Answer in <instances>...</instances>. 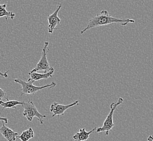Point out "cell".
<instances>
[{
	"label": "cell",
	"instance_id": "17",
	"mask_svg": "<svg viewBox=\"0 0 153 141\" xmlns=\"http://www.w3.org/2000/svg\"><path fill=\"white\" fill-rule=\"evenodd\" d=\"M148 141H153V136L150 135L148 136L147 138Z\"/></svg>",
	"mask_w": 153,
	"mask_h": 141
},
{
	"label": "cell",
	"instance_id": "12",
	"mask_svg": "<svg viewBox=\"0 0 153 141\" xmlns=\"http://www.w3.org/2000/svg\"><path fill=\"white\" fill-rule=\"evenodd\" d=\"M7 4H0V18L4 17L7 22H8V19L10 18L14 20L15 17V14L13 12H8L7 10Z\"/></svg>",
	"mask_w": 153,
	"mask_h": 141
},
{
	"label": "cell",
	"instance_id": "7",
	"mask_svg": "<svg viewBox=\"0 0 153 141\" xmlns=\"http://www.w3.org/2000/svg\"><path fill=\"white\" fill-rule=\"evenodd\" d=\"M62 4L59 3L56 10L53 12L51 15H48L47 17V20L48 22V32L50 34H52L56 27L61 23V20L58 17V13L59 10L62 8Z\"/></svg>",
	"mask_w": 153,
	"mask_h": 141
},
{
	"label": "cell",
	"instance_id": "6",
	"mask_svg": "<svg viewBox=\"0 0 153 141\" xmlns=\"http://www.w3.org/2000/svg\"><path fill=\"white\" fill-rule=\"evenodd\" d=\"M79 103V101L78 100H75L73 103L68 105H62L57 102H54L51 104L50 108V112L53 114L52 117H54L56 116H64L67 110L74 106L78 105Z\"/></svg>",
	"mask_w": 153,
	"mask_h": 141
},
{
	"label": "cell",
	"instance_id": "4",
	"mask_svg": "<svg viewBox=\"0 0 153 141\" xmlns=\"http://www.w3.org/2000/svg\"><path fill=\"white\" fill-rule=\"evenodd\" d=\"M21 106L24 108L23 115L28 121L32 122L34 118L36 117L40 123L41 124H44L43 118H46V116L42 115L39 112L32 100H29L27 102L24 101V103Z\"/></svg>",
	"mask_w": 153,
	"mask_h": 141
},
{
	"label": "cell",
	"instance_id": "16",
	"mask_svg": "<svg viewBox=\"0 0 153 141\" xmlns=\"http://www.w3.org/2000/svg\"><path fill=\"white\" fill-rule=\"evenodd\" d=\"M0 121H1H1H4V122L6 124H7L8 123V120L7 118H6L1 117V116H0Z\"/></svg>",
	"mask_w": 153,
	"mask_h": 141
},
{
	"label": "cell",
	"instance_id": "8",
	"mask_svg": "<svg viewBox=\"0 0 153 141\" xmlns=\"http://www.w3.org/2000/svg\"><path fill=\"white\" fill-rule=\"evenodd\" d=\"M2 126L0 127V134L3 136L4 138L8 141H15L19 135L17 132H15L10 129L8 127L6 126L4 121H1Z\"/></svg>",
	"mask_w": 153,
	"mask_h": 141
},
{
	"label": "cell",
	"instance_id": "15",
	"mask_svg": "<svg viewBox=\"0 0 153 141\" xmlns=\"http://www.w3.org/2000/svg\"><path fill=\"white\" fill-rule=\"evenodd\" d=\"M9 70H8L7 71H6V72L4 73H2L1 72H0V76H2L3 78H7L8 77V73L9 72Z\"/></svg>",
	"mask_w": 153,
	"mask_h": 141
},
{
	"label": "cell",
	"instance_id": "14",
	"mask_svg": "<svg viewBox=\"0 0 153 141\" xmlns=\"http://www.w3.org/2000/svg\"><path fill=\"white\" fill-rule=\"evenodd\" d=\"M2 99H7L6 97V92L0 88V100H2Z\"/></svg>",
	"mask_w": 153,
	"mask_h": 141
},
{
	"label": "cell",
	"instance_id": "2",
	"mask_svg": "<svg viewBox=\"0 0 153 141\" xmlns=\"http://www.w3.org/2000/svg\"><path fill=\"white\" fill-rule=\"evenodd\" d=\"M14 82L18 83L21 86V95H29V94H35L38 91H41L45 88H55L56 86V82H51L45 85L42 86H36L33 85V82H34L32 80L28 79L27 82H25L23 80L20 79H15Z\"/></svg>",
	"mask_w": 153,
	"mask_h": 141
},
{
	"label": "cell",
	"instance_id": "3",
	"mask_svg": "<svg viewBox=\"0 0 153 141\" xmlns=\"http://www.w3.org/2000/svg\"><path fill=\"white\" fill-rule=\"evenodd\" d=\"M123 99L122 98H119L116 103L113 102L110 105V111L109 112V114L107 116L105 121H104L102 126L97 128L96 129L97 133L103 132L105 133V135H109V132L112 130V128L115 126L113 121V116L114 112L116 109H117L118 106L123 104Z\"/></svg>",
	"mask_w": 153,
	"mask_h": 141
},
{
	"label": "cell",
	"instance_id": "10",
	"mask_svg": "<svg viewBox=\"0 0 153 141\" xmlns=\"http://www.w3.org/2000/svg\"><path fill=\"white\" fill-rule=\"evenodd\" d=\"M97 128H93L90 131L87 132L85 128L80 129L79 131L77 132L73 136L72 138L75 141H86L88 140L90 135L96 130Z\"/></svg>",
	"mask_w": 153,
	"mask_h": 141
},
{
	"label": "cell",
	"instance_id": "9",
	"mask_svg": "<svg viewBox=\"0 0 153 141\" xmlns=\"http://www.w3.org/2000/svg\"><path fill=\"white\" fill-rule=\"evenodd\" d=\"M55 72V69L51 67L50 70L47 72H45L44 73H39L37 72H30L28 74L30 76V79L32 80L34 82L39 81L40 80L48 79L52 77L54 73Z\"/></svg>",
	"mask_w": 153,
	"mask_h": 141
},
{
	"label": "cell",
	"instance_id": "18",
	"mask_svg": "<svg viewBox=\"0 0 153 141\" xmlns=\"http://www.w3.org/2000/svg\"></svg>",
	"mask_w": 153,
	"mask_h": 141
},
{
	"label": "cell",
	"instance_id": "13",
	"mask_svg": "<svg viewBox=\"0 0 153 141\" xmlns=\"http://www.w3.org/2000/svg\"><path fill=\"white\" fill-rule=\"evenodd\" d=\"M34 137V132L32 128L25 130L21 133L20 135H18L17 138L21 141H28L30 139Z\"/></svg>",
	"mask_w": 153,
	"mask_h": 141
},
{
	"label": "cell",
	"instance_id": "5",
	"mask_svg": "<svg viewBox=\"0 0 153 141\" xmlns=\"http://www.w3.org/2000/svg\"><path fill=\"white\" fill-rule=\"evenodd\" d=\"M49 42H45L44 46L42 48V54L41 56V59L39 61L38 64L36 65V68L33 69L30 72H36L39 70H44L45 72H47L50 70V65L48 62L47 58V47L48 46Z\"/></svg>",
	"mask_w": 153,
	"mask_h": 141
},
{
	"label": "cell",
	"instance_id": "11",
	"mask_svg": "<svg viewBox=\"0 0 153 141\" xmlns=\"http://www.w3.org/2000/svg\"><path fill=\"white\" fill-rule=\"evenodd\" d=\"M6 102H3L2 100H0V106L2 107V111L6 109H11V108H15L17 105H22L24 103L23 102H19L18 100H10L7 98Z\"/></svg>",
	"mask_w": 153,
	"mask_h": 141
},
{
	"label": "cell",
	"instance_id": "1",
	"mask_svg": "<svg viewBox=\"0 0 153 141\" xmlns=\"http://www.w3.org/2000/svg\"><path fill=\"white\" fill-rule=\"evenodd\" d=\"M135 20L130 19H121L115 17H113L109 15L108 12L104 9L100 12V14H98L94 18H91L85 28L81 30L80 34L82 35L87 30L98 27L104 26L109 25L110 24H120L122 26H126L129 23H134Z\"/></svg>",
	"mask_w": 153,
	"mask_h": 141
}]
</instances>
